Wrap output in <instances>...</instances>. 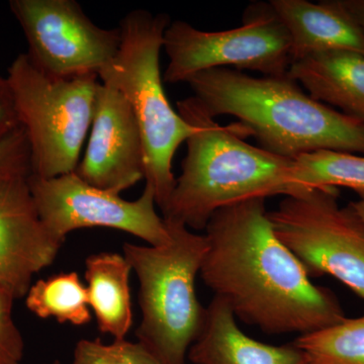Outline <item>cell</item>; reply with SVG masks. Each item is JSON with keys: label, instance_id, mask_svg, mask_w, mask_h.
<instances>
[{"label": "cell", "instance_id": "6da1fadb", "mask_svg": "<svg viewBox=\"0 0 364 364\" xmlns=\"http://www.w3.org/2000/svg\"><path fill=\"white\" fill-rule=\"evenodd\" d=\"M267 198L220 208L205 227L208 248L200 275L235 317L267 335L311 334L345 320L339 299L311 282L277 239Z\"/></svg>", "mask_w": 364, "mask_h": 364}, {"label": "cell", "instance_id": "7a4b0ae2", "mask_svg": "<svg viewBox=\"0 0 364 364\" xmlns=\"http://www.w3.org/2000/svg\"><path fill=\"white\" fill-rule=\"evenodd\" d=\"M186 83L213 119L229 114L262 149L296 159L321 150L364 155V123L304 92L289 74L253 77L232 68L200 71Z\"/></svg>", "mask_w": 364, "mask_h": 364}, {"label": "cell", "instance_id": "3957f363", "mask_svg": "<svg viewBox=\"0 0 364 364\" xmlns=\"http://www.w3.org/2000/svg\"><path fill=\"white\" fill-rule=\"evenodd\" d=\"M177 112L196 130L186 142L181 176L162 212L165 221L200 231L220 208L311 188L296 182L294 159L246 143L240 124L221 126L195 97L177 102Z\"/></svg>", "mask_w": 364, "mask_h": 364}, {"label": "cell", "instance_id": "277c9868", "mask_svg": "<svg viewBox=\"0 0 364 364\" xmlns=\"http://www.w3.org/2000/svg\"><path fill=\"white\" fill-rule=\"evenodd\" d=\"M170 23L166 14L145 9L127 14L119 21V51L98 74L100 82L119 90L131 105L142 136L146 183L162 212L176 188L174 155L196 130L174 111L163 87L160 53Z\"/></svg>", "mask_w": 364, "mask_h": 364}, {"label": "cell", "instance_id": "5b68a950", "mask_svg": "<svg viewBox=\"0 0 364 364\" xmlns=\"http://www.w3.org/2000/svg\"><path fill=\"white\" fill-rule=\"evenodd\" d=\"M165 221V220H164ZM169 243L160 247L124 244V256L140 284V325L136 335L160 364H186L202 331L205 308L198 299L200 274L208 243L179 223L165 221Z\"/></svg>", "mask_w": 364, "mask_h": 364}, {"label": "cell", "instance_id": "8992f818", "mask_svg": "<svg viewBox=\"0 0 364 364\" xmlns=\"http://www.w3.org/2000/svg\"><path fill=\"white\" fill-rule=\"evenodd\" d=\"M6 78L30 144L31 174L54 178L75 172L92 123L100 77H52L23 53L14 60Z\"/></svg>", "mask_w": 364, "mask_h": 364}, {"label": "cell", "instance_id": "52a82bcc", "mask_svg": "<svg viewBox=\"0 0 364 364\" xmlns=\"http://www.w3.org/2000/svg\"><path fill=\"white\" fill-rule=\"evenodd\" d=\"M338 189L311 188L268 212L277 239L310 279L330 275L364 299V202L338 203Z\"/></svg>", "mask_w": 364, "mask_h": 364}, {"label": "cell", "instance_id": "ba28073f", "mask_svg": "<svg viewBox=\"0 0 364 364\" xmlns=\"http://www.w3.org/2000/svg\"><path fill=\"white\" fill-rule=\"evenodd\" d=\"M163 49L169 59L163 75L166 83L186 82L198 72L228 67L284 76L291 65V38L269 2L250 4L242 26L221 32L171 21Z\"/></svg>", "mask_w": 364, "mask_h": 364}, {"label": "cell", "instance_id": "9c48e42d", "mask_svg": "<svg viewBox=\"0 0 364 364\" xmlns=\"http://www.w3.org/2000/svg\"><path fill=\"white\" fill-rule=\"evenodd\" d=\"M28 181L41 221L60 243L71 232L95 227L133 235L153 247L166 245L171 239L166 223L157 214L149 184L131 202L86 183L75 172L54 178L31 174Z\"/></svg>", "mask_w": 364, "mask_h": 364}, {"label": "cell", "instance_id": "30bf717a", "mask_svg": "<svg viewBox=\"0 0 364 364\" xmlns=\"http://www.w3.org/2000/svg\"><path fill=\"white\" fill-rule=\"evenodd\" d=\"M9 7L25 33L28 59L52 77L98 76L121 46L119 26L95 25L75 0H11Z\"/></svg>", "mask_w": 364, "mask_h": 364}, {"label": "cell", "instance_id": "8fae6325", "mask_svg": "<svg viewBox=\"0 0 364 364\" xmlns=\"http://www.w3.org/2000/svg\"><path fill=\"white\" fill-rule=\"evenodd\" d=\"M75 173L86 183L117 195L145 179V151L135 114L119 90L102 82L87 147Z\"/></svg>", "mask_w": 364, "mask_h": 364}, {"label": "cell", "instance_id": "7c38bea8", "mask_svg": "<svg viewBox=\"0 0 364 364\" xmlns=\"http://www.w3.org/2000/svg\"><path fill=\"white\" fill-rule=\"evenodd\" d=\"M28 178L0 177V287L16 299L26 296L33 275L50 267L63 245L41 221Z\"/></svg>", "mask_w": 364, "mask_h": 364}, {"label": "cell", "instance_id": "4fadbf2b", "mask_svg": "<svg viewBox=\"0 0 364 364\" xmlns=\"http://www.w3.org/2000/svg\"><path fill=\"white\" fill-rule=\"evenodd\" d=\"M193 364H306L305 352L294 343L275 346L242 331L229 305L215 296L205 308V323L189 348Z\"/></svg>", "mask_w": 364, "mask_h": 364}, {"label": "cell", "instance_id": "5bb4252c", "mask_svg": "<svg viewBox=\"0 0 364 364\" xmlns=\"http://www.w3.org/2000/svg\"><path fill=\"white\" fill-rule=\"evenodd\" d=\"M291 42V64L316 53L345 50L364 55V31L338 0H272Z\"/></svg>", "mask_w": 364, "mask_h": 364}, {"label": "cell", "instance_id": "9a60e30c", "mask_svg": "<svg viewBox=\"0 0 364 364\" xmlns=\"http://www.w3.org/2000/svg\"><path fill=\"white\" fill-rule=\"evenodd\" d=\"M313 100L338 107L364 123V55L345 50L316 53L287 71Z\"/></svg>", "mask_w": 364, "mask_h": 364}, {"label": "cell", "instance_id": "2e32d148", "mask_svg": "<svg viewBox=\"0 0 364 364\" xmlns=\"http://www.w3.org/2000/svg\"><path fill=\"white\" fill-rule=\"evenodd\" d=\"M130 263L119 253L93 254L85 261L88 301L98 330L124 339L133 326Z\"/></svg>", "mask_w": 364, "mask_h": 364}, {"label": "cell", "instance_id": "e0dca14e", "mask_svg": "<svg viewBox=\"0 0 364 364\" xmlns=\"http://www.w3.org/2000/svg\"><path fill=\"white\" fill-rule=\"evenodd\" d=\"M26 305L37 317L54 318L61 324L83 326L92 318L87 289L74 272L38 280L26 294Z\"/></svg>", "mask_w": 364, "mask_h": 364}, {"label": "cell", "instance_id": "ac0fdd59", "mask_svg": "<svg viewBox=\"0 0 364 364\" xmlns=\"http://www.w3.org/2000/svg\"><path fill=\"white\" fill-rule=\"evenodd\" d=\"M296 181L306 188H346L364 202V155L321 150L294 159Z\"/></svg>", "mask_w": 364, "mask_h": 364}, {"label": "cell", "instance_id": "d6986e66", "mask_svg": "<svg viewBox=\"0 0 364 364\" xmlns=\"http://www.w3.org/2000/svg\"><path fill=\"white\" fill-rule=\"evenodd\" d=\"M293 343L311 363L364 364V315L299 336Z\"/></svg>", "mask_w": 364, "mask_h": 364}, {"label": "cell", "instance_id": "ffe728a7", "mask_svg": "<svg viewBox=\"0 0 364 364\" xmlns=\"http://www.w3.org/2000/svg\"><path fill=\"white\" fill-rule=\"evenodd\" d=\"M71 364H160L140 342L126 339L105 344L100 339L80 340Z\"/></svg>", "mask_w": 364, "mask_h": 364}, {"label": "cell", "instance_id": "44dd1931", "mask_svg": "<svg viewBox=\"0 0 364 364\" xmlns=\"http://www.w3.org/2000/svg\"><path fill=\"white\" fill-rule=\"evenodd\" d=\"M16 299L0 287V364H21L25 342L14 322L13 309Z\"/></svg>", "mask_w": 364, "mask_h": 364}, {"label": "cell", "instance_id": "7402d4cb", "mask_svg": "<svg viewBox=\"0 0 364 364\" xmlns=\"http://www.w3.org/2000/svg\"><path fill=\"white\" fill-rule=\"evenodd\" d=\"M31 149L25 129L20 127L0 139V177L30 176Z\"/></svg>", "mask_w": 364, "mask_h": 364}, {"label": "cell", "instance_id": "603a6c76", "mask_svg": "<svg viewBox=\"0 0 364 364\" xmlns=\"http://www.w3.org/2000/svg\"><path fill=\"white\" fill-rule=\"evenodd\" d=\"M20 127L11 88L6 78L0 76V139L11 135Z\"/></svg>", "mask_w": 364, "mask_h": 364}, {"label": "cell", "instance_id": "cb8c5ba5", "mask_svg": "<svg viewBox=\"0 0 364 364\" xmlns=\"http://www.w3.org/2000/svg\"><path fill=\"white\" fill-rule=\"evenodd\" d=\"M338 2L364 31V0H338Z\"/></svg>", "mask_w": 364, "mask_h": 364}, {"label": "cell", "instance_id": "d4e9b609", "mask_svg": "<svg viewBox=\"0 0 364 364\" xmlns=\"http://www.w3.org/2000/svg\"><path fill=\"white\" fill-rule=\"evenodd\" d=\"M46 364H62V363H60V361H53V363H46Z\"/></svg>", "mask_w": 364, "mask_h": 364}, {"label": "cell", "instance_id": "484cf974", "mask_svg": "<svg viewBox=\"0 0 364 364\" xmlns=\"http://www.w3.org/2000/svg\"><path fill=\"white\" fill-rule=\"evenodd\" d=\"M306 364H317V363H311V361L308 360V363H306Z\"/></svg>", "mask_w": 364, "mask_h": 364}]
</instances>
